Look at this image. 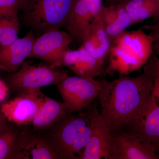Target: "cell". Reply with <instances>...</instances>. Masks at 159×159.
<instances>
[{
	"mask_svg": "<svg viewBox=\"0 0 159 159\" xmlns=\"http://www.w3.org/2000/svg\"><path fill=\"white\" fill-rule=\"evenodd\" d=\"M80 59L70 68L79 77L94 79L102 73L103 65L93 57L84 46L79 48Z\"/></svg>",
	"mask_w": 159,
	"mask_h": 159,
	"instance_id": "cell-19",
	"label": "cell"
},
{
	"mask_svg": "<svg viewBox=\"0 0 159 159\" xmlns=\"http://www.w3.org/2000/svg\"><path fill=\"white\" fill-rule=\"evenodd\" d=\"M80 56L79 49L77 50L68 49L61 54L54 67L59 68L66 66L70 68L79 60Z\"/></svg>",
	"mask_w": 159,
	"mask_h": 159,
	"instance_id": "cell-22",
	"label": "cell"
},
{
	"mask_svg": "<svg viewBox=\"0 0 159 159\" xmlns=\"http://www.w3.org/2000/svg\"><path fill=\"white\" fill-rule=\"evenodd\" d=\"M77 0H25L20 11L24 25L43 32L65 28Z\"/></svg>",
	"mask_w": 159,
	"mask_h": 159,
	"instance_id": "cell-4",
	"label": "cell"
},
{
	"mask_svg": "<svg viewBox=\"0 0 159 159\" xmlns=\"http://www.w3.org/2000/svg\"><path fill=\"white\" fill-rule=\"evenodd\" d=\"M155 21L153 24L144 25L141 29L150 31L149 34L153 39V54L159 56V18Z\"/></svg>",
	"mask_w": 159,
	"mask_h": 159,
	"instance_id": "cell-23",
	"label": "cell"
},
{
	"mask_svg": "<svg viewBox=\"0 0 159 159\" xmlns=\"http://www.w3.org/2000/svg\"><path fill=\"white\" fill-rule=\"evenodd\" d=\"M34 130L20 132L17 159H59L48 141Z\"/></svg>",
	"mask_w": 159,
	"mask_h": 159,
	"instance_id": "cell-12",
	"label": "cell"
},
{
	"mask_svg": "<svg viewBox=\"0 0 159 159\" xmlns=\"http://www.w3.org/2000/svg\"><path fill=\"white\" fill-rule=\"evenodd\" d=\"M35 38L31 30L25 37L18 38L7 47L0 46V70L12 74L31 54Z\"/></svg>",
	"mask_w": 159,
	"mask_h": 159,
	"instance_id": "cell-13",
	"label": "cell"
},
{
	"mask_svg": "<svg viewBox=\"0 0 159 159\" xmlns=\"http://www.w3.org/2000/svg\"><path fill=\"white\" fill-rule=\"evenodd\" d=\"M25 0H0V15L20 11Z\"/></svg>",
	"mask_w": 159,
	"mask_h": 159,
	"instance_id": "cell-24",
	"label": "cell"
},
{
	"mask_svg": "<svg viewBox=\"0 0 159 159\" xmlns=\"http://www.w3.org/2000/svg\"><path fill=\"white\" fill-rule=\"evenodd\" d=\"M69 112L67 107L63 101L48 97L31 124L34 130L45 131L60 121Z\"/></svg>",
	"mask_w": 159,
	"mask_h": 159,
	"instance_id": "cell-17",
	"label": "cell"
},
{
	"mask_svg": "<svg viewBox=\"0 0 159 159\" xmlns=\"http://www.w3.org/2000/svg\"><path fill=\"white\" fill-rule=\"evenodd\" d=\"M9 90V86L1 79L0 75V104L1 105L5 102Z\"/></svg>",
	"mask_w": 159,
	"mask_h": 159,
	"instance_id": "cell-26",
	"label": "cell"
},
{
	"mask_svg": "<svg viewBox=\"0 0 159 159\" xmlns=\"http://www.w3.org/2000/svg\"><path fill=\"white\" fill-rule=\"evenodd\" d=\"M90 135L87 145L80 159H109L111 131L94 104L89 110Z\"/></svg>",
	"mask_w": 159,
	"mask_h": 159,
	"instance_id": "cell-9",
	"label": "cell"
},
{
	"mask_svg": "<svg viewBox=\"0 0 159 159\" xmlns=\"http://www.w3.org/2000/svg\"><path fill=\"white\" fill-rule=\"evenodd\" d=\"M72 42L68 33L60 29H51L35 38L29 58L42 60L54 67L61 55Z\"/></svg>",
	"mask_w": 159,
	"mask_h": 159,
	"instance_id": "cell-10",
	"label": "cell"
},
{
	"mask_svg": "<svg viewBox=\"0 0 159 159\" xmlns=\"http://www.w3.org/2000/svg\"><path fill=\"white\" fill-rule=\"evenodd\" d=\"M20 132L13 126L0 131V159H17Z\"/></svg>",
	"mask_w": 159,
	"mask_h": 159,
	"instance_id": "cell-21",
	"label": "cell"
},
{
	"mask_svg": "<svg viewBox=\"0 0 159 159\" xmlns=\"http://www.w3.org/2000/svg\"><path fill=\"white\" fill-rule=\"evenodd\" d=\"M134 25L152 17L159 18V2L157 0H129L124 4Z\"/></svg>",
	"mask_w": 159,
	"mask_h": 159,
	"instance_id": "cell-18",
	"label": "cell"
},
{
	"mask_svg": "<svg viewBox=\"0 0 159 159\" xmlns=\"http://www.w3.org/2000/svg\"><path fill=\"white\" fill-rule=\"evenodd\" d=\"M18 11L0 15V46L7 47L18 38Z\"/></svg>",
	"mask_w": 159,
	"mask_h": 159,
	"instance_id": "cell-20",
	"label": "cell"
},
{
	"mask_svg": "<svg viewBox=\"0 0 159 159\" xmlns=\"http://www.w3.org/2000/svg\"><path fill=\"white\" fill-rule=\"evenodd\" d=\"M154 83L145 73L134 77L121 76L102 80L98 97L101 116L111 131L126 128L148 103Z\"/></svg>",
	"mask_w": 159,
	"mask_h": 159,
	"instance_id": "cell-1",
	"label": "cell"
},
{
	"mask_svg": "<svg viewBox=\"0 0 159 159\" xmlns=\"http://www.w3.org/2000/svg\"><path fill=\"white\" fill-rule=\"evenodd\" d=\"M82 45L93 57L104 64V60L109 52L111 42L106 31L101 14L93 20L89 34Z\"/></svg>",
	"mask_w": 159,
	"mask_h": 159,
	"instance_id": "cell-15",
	"label": "cell"
},
{
	"mask_svg": "<svg viewBox=\"0 0 159 159\" xmlns=\"http://www.w3.org/2000/svg\"><path fill=\"white\" fill-rule=\"evenodd\" d=\"M11 126L10 122L8 121L5 116L0 111V131L5 130L11 128Z\"/></svg>",
	"mask_w": 159,
	"mask_h": 159,
	"instance_id": "cell-27",
	"label": "cell"
},
{
	"mask_svg": "<svg viewBox=\"0 0 159 159\" xmlns=\"http://www.w3.org/2000/svg\"><path fill=\"white\" fill-rule=\"evenodd\" d=\"M157 1L159 2V0H157Z\"/></svg>",
	"mask_w": 159,
	"mask_h": 159,
	"instance_id": "cell-31",
	"label": "cell"
},
{
	"mask_svg": "<svg viewBox=\"0 0 159 159\" xmlns=\"http://www.w3.org/2000/svg\"><path fill=\"white\" fill-rule=\"evenodd\" d=\"M144 73L150 76L153 81L159 77V58L153 54L144 66Z\"/></svg>",
	"mask_w": 159,
	"mask_h": 159,
	"instance_id": "cell-25",
	"label": "cell"
},
{
	"mask_svg": "<svg viewBox=\"0 0 159 159\" xmlns=\"http://www.w3.org/2000/svg\"><path fill=\"white\" fill-rule=\"evenodd\" d=\"M93 17L85 0H77L71 11L65 28L73 41L83 43L90 32Z\"/></svg>",
	"mask_w": 159,
	"mask_h": 159,
	"instance_id": "cell-14",
	"label": "cell"
},
{
	"mask_svg": "<svg viewBox=\"0 0 159 159\" xmlns=\"http://www.w3.org/2000/svg\"><path fill=\"white\" fill-rule=\"evenodd\" d=\"M153 42L142 29L124 31L111 43L109 53L111 64L122 75L140 70L153 54Z\"/></svg>",
	"mask_w": 159,
	"mask_h": 159,
	"instance_id": "cell-3",
	"label": "cell"
},
{
	"mask_svg": "<svg viewBox=\"0 0 159 159\" xmlns=\"http://www.w3.org/2000/svg\"><path fill=\"white\" fill-rule=\"evenodd\" d=\"M101 16L111 43L129 27L133 25L123 4L102 6Z\"/></svg>",
	"mask_w": 159,
	"mask_h": 159,
	"instance_id": "cell-16",
	"label": "cell"
},
{
	"mask_svg": "<svg viewBox=\"0 0 159 159\" xmlns=\"http://www.w3.org/2000/svg\"><path fill=\"white\" fill-rule=\"evenodd\" d=\"M42 134L52 145L59 159H80L90 135L89 112L73 115L69 112Z\"/></svg>",
	"mask_w": 159,
	"mask_h": 159,
	"instance_id": "cell-2",
	"label": "cell"
},
{
	"mask_svg": "<svg viewBox=\"0 0 159 159\" xmlns=\"http://www.w3.org/2000/svg\"><path fill=\"white\" fill-rule=\"evenodd\" d=\"M126 128L129 129L126 132L155 152L159 159V106L152 96Z\"/></svg>",
	"mask_w": 159,
	"mask_h": 159,
	"instance_id": "cell-8",
	"label": "cell"
},
{
	"mask_svg": "<svg viewBox=\"0 0 159 159\" xmlns=\"http://www.w3.org/2000/svg\"><path fill=\"white\" fill-rule=\"evenodd\" d=\"M17 93V97L3 102L0 111L10 123L17 126L29 125L42 108L48 97L42 93L40 89H24Z\"/></svg>",
	"mask_w": 159,
	"mask_h": 159,
	"instance_id": "cell-6",
	"label": "cell"
},
{
	"mask_svg": "<svg viewBox=\"0 0 159 159\" xmlns=\"http://www.w3.org/2000/svg\"><path fill=\"white\" fill-rule=\"evenodd\" d=\"M101 86L102 80L79 76H68L57 85L63 102L73 113L87 107L98 97Z\"/></svg>",
	"mask_w": 159,
	"mask_h": 159,
	"instance_id": "cell-7",
	"label": "cell"
},
{
	"mask_svg": "<svg viewBox=\"0 0 159 159\" xmlns=\"http://www.w3.org/2000/svg\"><path fill=\"white\" fill-rule=\"evenodd\" d=\"M153 91L159 92V77L154 80Z\"/></svg>",
	"mask_w": 159,
	"mask_h": 159,
	"instance_id": "cell-29",
	"label": "cell"
},
{
	"mask_svg": "<svg viewBox=\"0 0 159 159\" xmlns=\"http://www.w3.org/2000/svg\"><path fill=\"white\" fill-rule=\"evenodd\" d=\"M152 96L155 99L157 104L159 106V92H156V91H152Z\"/></svg>",
	"mask_w": 159,
	"mask_h": 159,
	"instance_id": "cell-30",
	"label": "cell"
},
{
	"mask_svg": "<svg viewBox=\"0 0 159 159\" xmlns=\"http://www.w3.org/2000/svg\"><path fill=\"white\" fill-rule=\"evenodd\" d=\"M105 6H110L111 5H116L118 4H124L129 0H104Z\"/></svg>",
	"mask_w": 159,
	"mask_h": 159,
	"instance_id": "cell-28",
	"label": "cell"
},
{
	"mask_svg": "<svg viewBox=\"0 0 159 159\" xmlns=\"http://www.w3.org/2000/svg\"><path fill=\"white\" fill-rule=\"evenodd\" d=\"M67 77L66 71L48 63L32 65L24 61L16 72L11 74L8 86L16 92L24 89H40L57 85Z\"/></svg>",
	"mask_w": 159,
	"mask_h": 159,
	"instance_id": "cell-5",
	"label": "cell"
},
{
	"mask_svg": "<svg viewBox=\"0 0 159 159\" xmlns=\"http://www.w3.org/2000/svg\"><path fill=\"white\" fill-rule=\"evenodd\" d=\"M110 159H158L155 152L134 135L122 129L111 131Z\"/></svg>",
	"mask_w": 159,
	"mask_h": 159,
	"instance_id": "cell-11",
	"label": "cell"
}]
</instances>
